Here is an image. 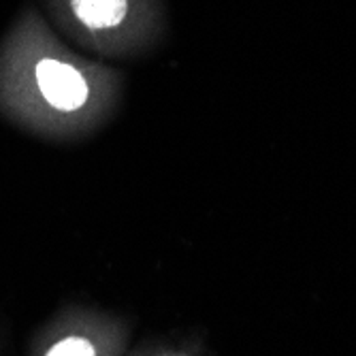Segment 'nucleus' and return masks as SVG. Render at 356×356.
Masks as SVG:
<instances>
[{
  "label": "nucleus",
  "instance_id": "7ed1b4c3",
  "mask_svg": "<svg viewBox=\"0 0 356 356\" xmlns=\"http://www.w3.org/2000/svg\"><path fill=\"white\" fill-rule=\"evenodd\" d=\"M45 356H94V348L88 339L81 337H69L56 343Z\"/></svg>",
  "mask_w": 356,
  "mask_h": 356
},
{
  "label": "nucleus",
  "instance_id": "f257e3e1",
  "mask_svg": "<svg viewBox=\"0 0 356 356\" xmlns=\"http://www.w3.org/2000/svg\"><path fill=\"white\" fill-rule=\"evenodd\" d=\"M35 77L43 99L60 111H75L83 107L90 96L86 77L67 62L43 58L37 64Z\"/></svg>",
  "mask_w": 356,
  "mask_h": 356
},
{
  "label": "nucleus",
  "instance_id": "f03ea898",
  "mask_svg": "<svg viewBox=\"0 0 356 356\" xmlns=\"http://www.w3.org/2000/svg\"><path fill=\"white\" fill-rule=\"evenodd\" d=\"M75 17L94 30L115 28L128 13V0H71Z\"/></svg>",
  "mask_w": 356,
  "mask_h": 356
}]
</instances>
